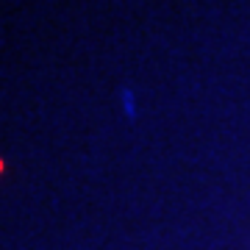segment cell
Listing matches in <instances>:
<instances>
[{
    "instance_id": "6da1fadb",
    "label": "cell",
    "mask_w": 250,
    "mask_h": 250,
    "mask_svg": "<svg viewBox=\"0 0 250 250\" xmlns=\"http://www.w3.org/2000/svg\"><path fill=\"white\" fill-rule=\"evenodd\" d=\"M120 103H123L125 117H128V120H134V117H136V98H134V92L123 89V92H120Z\"/></svg>"
},
{
    "instance_id": "7a4b0ae2",
    "label": "cell",
    "mask_w": 250,
    "mask_h": 250,
    "mask_svg": "<svg viewBox=\"0 0 250 250\" xmlns=\"http://www.w3.org/2000/svg\"><path fill=\"white\" fill-rule=\"evenodd\" d=\"M3 170H6V164H3V159H0V172H3Z\"/></svg>"
}]
</instances>
